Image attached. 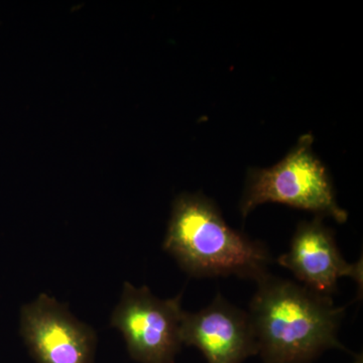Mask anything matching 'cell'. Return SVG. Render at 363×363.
Here are the masks:
<instances>
[{"mask_svg": "<svg viewBox=\"0 0 363 363\" xmlns=\"http://www.w3.org/2000/svg\"><path fill=\"white\" fill-rule=\"evenodd\" d=\"M278 262L292 272L303 286L321 295L335 292L339 279L344 277L354 279L362 288V259L350 264L343 259L333 231L320 216L298 224L290 248Z\"/></svg>", "mask_w": 363, "mask_h": 363, "instance_id": "cell-6", "label": "cell"}, {"mask_svg": "<svg viewBox=\"0 0 363 363\" xmlns=\"http://www.w3.org/2000/svg\"><path fill=\"white\" fill-rule=\"evenodd\" d=\"M313 136H301L288 156L269 169H252L240 202L247 217L264 203H281L307 210L317 216H329L338 223L348 218L347 212L336 201L326 168L312 150Z\"/></svg>", "mask_w": 363, "mask_h": 363, "instance_id": "cell-3", "label": "cell"}, {"mask_svg": "<svg viewBox=\"0 0 363 363\" xmlns=\"http://www.w3.org/2000/svg\"><path fill=\"white\" fill-rule=\"evenodd\" d=\"M353 363H363L362 353L357 355V357H355L354 362H353Z\"/></svg>", "mask_w": 363, "mask_h": 363, "instance_id": "cell-8", "label": "cell"}, {"mask_svg": "<svg viewBox=\"0 0 363 363\" xmlns=\"http://www.w3.org/2000/svg\"><path fill=\"white\" fill-rule=\"evenodd\" d=\"M181 340L201 351L208 363H241L257 354L250 315L220 295L200 311L184 313Z\"/></svg>", "mask_w": 363, "mask_h": 363, "instance_id": "cell-7", "label": "cell"}, {"mask_svg": "<svg viewBox=\"0 0 363 363\" xmlns=\"http://www.w3.org/2000/svg\"><path fill=\"white\" fill-rule=\"evenodd\" d=\"M162 247L198 278L236 276L257 281L269 274L272 262L267 247L231 228L201 194L177 198Z\"/></svg>", "mask_w": 363, "mask_h": 363, "instance_id": "cell-2", "label": "cell"}, {"mask_svg": "<svg viewBox=\"0 0 363 363\" xmlns=\"http://www.w3.org/2000/svg\"><path fill=\"white\" fill-rule=\"evenodd\" d=\"M250 305L257 354L266 363H310L324 351L344 346L338 330L344 308L330 296L267 274Z\"/></svg>", "mask_w": 363, "mask_h": 363, "instance_id": "cell-1", "label": "cell"}, {"mask_svg": "<svg viewBox=\"0 0 363 363\" xmlns=\"http://www.w3.org/2000/svg\"><path fill=\"white\" fill-rule=\"evenodd\" d=\"M21 333L37 363H93L94 330L47 294L23 306Z\"/></svg>", "mask_w": 363, "mask_h": 363, "instance_id": "cell-5", "label": "cell"}, {"mask_svg": "<svg viewBox=\"0 0 363 363\" xmlns=\"http://www.w3.org/2000/svg\"><path fill=\"white\" fill-rule=\"evenodd\" d=\"M182 295L157 298L147 286H123L111 326L121 332L130 357L140 363H173L182 346Z\"/></svg>", "mask_w": 363, "mask_h": 363, "instance_id": "cell-4", "label": "cell"}]
</instances>
